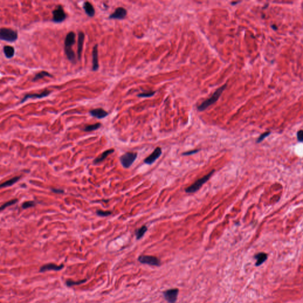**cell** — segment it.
Returning <instances> with one entry per match:
<instances>
[{"mask_svg":"<svg viewBox=\"0 0 303 303\" xmlns=\"http://www.w3.org/2000/svg\"><path fill=\"white\" fill-rule=\"evenodd\" d=\"M76 35L74 32L71 31L68 33L65 40V52L68 59L72 62H75V55L72 49V46L75 42Z\"/></svg>","mask_w":303,"mask_h":303,"instance_id":"obj_1","label":"cell"},{"mask_svg":"<svg viewBox=\"0 0 303 303\" xmlns=\"http://www.w3.org/2000/svg\"><path fill=\"white\" fill-rule=\"evenodd\" d=\"M227 87V85L225 84L223 86H221L219 88H218L213 94V95L209 98L208 99L205 100L203 101L198 107V110L199 111H203L205 110L208 107L211 106L212 104H214L220 98V97L222 94V92L224 91V90Z\"/></svg>","mask_w":303,"mask_h":303,"instance_id":"obj_2","label":"cell"},{"mask_svg":"<svg viewBox=\"0 0 303 303\" xmlns=\"http://www.w3.org/2000/svg\"><path fill=\"white\" fill-rule=\"evenodd\" d=\"M215 170H212L210 172H209L206 175L202 176V178L198 179L197 181H196L194 184L191 185L188 187L185 190V192L188 194H191L197 192L198 190H199L201 187L208 181L210 179L211 176L214 173Z\"/></svg>","mask_w":303,"mask_h":303,"instance_id":"obj_3","label":"cell"},{"mask_svg":"<svg viewBox=\"0 0 303 303\" xmlns=\"http://www.w3.org/2000/svg\"><path fill=\"white\" fill-rule=\"evenodd\" d=\"M18 37L17 32L8 28H0V40L8 42H15Z\"/></svg>","mask_w":303,"mask_h":303,"instance_id":"obj_4","label":"cell"},{"mask_svg":"<svg viewBox=\"0 0 303 303\" xmlns=\"http://www.w3.org/2000/svg\"><path fill=\"white\" fill-rule=\"evenodd\" d=\"M138 157L136 152H126L120 157V161L121 165L124 168H129L133 165Z\"/></svg>","mask_w":303,"mask_h":303,"instance_id":"obj_5","label":"cell"},{"mask_svg":"<svg viewBox=\"0 0 303 303\" xmlns=\"http://www.w3.org/2000/svg\"><path fill=\"white\" fill-rule=\"evenodd\" d=\"M138 261L141 264H147L155 267H159L161 264L160 260L154 256L141 255L138 256Z\"/></svg>","mask_w":303,"mask_h":303,"instance_id":"obj_6","label":"cell"},{"mask_svg":"<svg viewBox=\"0 0 303 303\" xmlns=\"http://www.w3.org/2000/svg\"><path fill=\"white\" fill-rule=\"evenodd\" d=\"M162 153V150L161 147H156L155 150L151 153V154L144 159V163L147 165L153 164L161 156Z\"/></svg>","mask_w":303,"mask_h":303,"instance_id":"obj_7","label":"cell"},{"mask_svg":"<svg viewBox=\"0 0 303 303\" xmlns=\"http://www.w3.org/2000/svg\"><path fill=\"white\" fill-rule=\"evenodd\" d=\"M179 290L178 288H172L168 290L163 293L164 297L169 303H175L178 298Z\"/></svg>","mask_w":303,"mask_h":303,"instance_id":"obj_8","label":"cell"},{"mask_svg":"<svg viewBox=\"0 0 303 303\" xmlns=\"http://www.w3.org/2000/svg\"><path fill=\"white\" fill-rule=\"evenodd\" d=\"M66 18L65 14L62 6L59 5L55 10L53 11V21L55 23H59L63 22Z\"/></svg>","mask_w":303,"mask_h":303,"instance_id":"obj_9","label":"cell"},{"mask_svg":"<svg viewBox=\"0 0 303 303\" xmlns=\"http://www.w3.org/2000/svg\"><path fill=\"white\" fill-rule=\"evenodd\" d=\"M127 15V11L125 8L123 7L117 8L115 11L111 14L109 18L111 19H118L122 20L125 18Z\"/></svg>","mask_w":303,"mask_h":303,"instance_id":"obj_10","label":"cell"},{"mask_svg":"<svg viewBox=\"0 0 303 303\" xmlns=\"http://www.w3.org/2000/svg\"><path fill=\"white\" fill-rule=\"evenodd\" d=\"M64 267L63 265H57L54 264H48L42 266L40 269V272H45L48 271H60Z\"/></svg>","mask_w":303,"mask_h":303,"instance_id":"obj_11","label":"cell"},{"mask_svg":"<svg viewBox=\"0 0 303 303\" xmlns=\"http://www.w3.org/2000/svg\"><path fill=\"white\" fill-rule=\"evenodd\" d=\"M115 150L114 149H109L107 150H105L100 155H99L98 157H97L93 161V163L94 164H98L101 163V162L104 161L110 155L113 153L114 152Z\"/></svg>","mask_w":303,"mask_h":303,"instance_id":"obj_12","label":"cell"},{"mask_svg":"<svg viewBox=\"0 0 303 303\" xmlns=\"http://www.w3.org/2000/svg\"><path fill=\"white\" fill-rule=\"evenodd\" d=\"M98 45H96L92 50V70L96 71L98 69Z\"/></svg>","mask_w":303,"mask_h":303,"instance_id":"obj_13","label":"cell"},{"mask_svg":"<svg viewBox=\"0 0 303 303\" xmlns=\"http://www.w3.org/2000/svg\"><path fill=\"white\" fill-rule=\"evenodd\" d=\"M51 93V91H43V92L40 93V94H28L26 95L23 98V100H22L21 101V103H23L24 102H25L26 100H28V98H44V97H46L47 96H48Z\"/></svg>","mask_w":303,"mask_h":303,"instance_id":"obj_14","label":"cell"},{"mask_svg":"<svg viewBox=\"0 0 303 303\" xmlns=\"http://www.w3.org/2000/svg\"><path fill=\"white\" fill-rule=\"evenodd\" d=\"M90 114L97 118H103L108 115V112L103 109H96L90 111Z\"/></svg>","mask_w":303,"mask_h":303,"instance_id":"obj_15","label":"cell"},{"mask_svg":"<svg viewBox=\"0 0 303 303\" xmlns=\"http://www.w3.org/2000/svg\"><path fill=\"white\" fill-rule=\"evenodd\" d=\"M254 258L256 260L255 263L256 267H259L264 264L268 258V255L264 252H260L254 256Z\"/></svg>","mask_w":303,"mask_h":303,"instance_id":"obj_16","label":"cell"},{"mask_svg":"<svg viewBox=\"0 0 303 303\" xmlns=\"http://www.w3.org/2000/svg\"><path fill=\"white\" fill-rule=\"evenodd\" d=\"M84 38H85L84 33L83 32H82V31L79 32V33H78V51H77L78 58L79 59H80L81 57L82 52H83V42H84Z\"/></svg>","mask_w":303,"mask_h":303,"instance_id":"obj_17","label":"cell"},{"mask_svg":"<svg viewBox=\"0 0 303 303\" xmlns=\"http://www.w3.org/2000/svg\"><path fill=\"white\" fill-rule=\"evenodd\" d=\"M83 8L86 14L89 17H93L95 14V10L89 2H85L83 4Z\"/></svg>","mask_w":303,"mask_h":303,"instance_id":"obj_18","label":"cell"},{"mask_svg":"<svg viewBox=\"0 0 303 303\" xmlns=\"http://www.w3.org/2000/svg\"><path fill=\"white\" fill-rule=\"evenodd\" d=\"M147 231V227L146 225L142 226L141 227L138 228L135 232V236L137 240H140L141 239L146 232Z\"/></svg>","mask_w":303,"mask_h":303,"instance_id":"obj_19","label":"cell"},{"mask_svg":"<svg viewBox=\"0 0 303 303\" xmlns=\"http://www.w3.org/2000/svg\"><path fill=\"white\" fill-rule=\"evenodd\" d=\"M4 53L8 58H11L14 55V49L10 46H5L4 47Z\"/></svg>","mask_w":303,"mask_h":303,"instance_id":"obj_20","label":"cell"},{"mask_svg":"<svg viewBox=\"0 0 303 303\" xmlns=\"http://www.w3.org/2000/svg\"><path fill=\"white\" fill-rule=\"evenodd\" d=\"M19 179H20L19 176H16V177H14L12 179H10V180H8V181H5V182L0 184V188H4V187H8V186H11V185L14 184L18 180H19Z\"/></svg>","mask_w":303,"mask_h":303,"instance_id":"obj_21","label":"cell"},{"mask_svg":"<svg viewBox=\"0 0 303 303\" xmlns=\"http://www.w3.org/2000/svg\"><path fill=\"white\" fill-rule=\"evenodd\" d=\"M101 126V123H95L94 124L88 125L85 127V128L83 129V131L88 132L94 131V130L98 129Z\"/></svg>","mask_w":303,"mask_h":303,"instance_id":"obj_22","label":"cell"},{"mask_svg":"<svg viewBox=\"0 0 303 303\" xmlns=\"http://www.w3.org/2000/svg\"><path fill=\"white\" fill-rule=\"evenodd\" d=\"M45 77H52V76L49 74L48 73V72L46 71H42L39 73H38L36 75V76L34 77V78H33V81H37L40 79H42Z\"/></svg>","mask_w":303,"mask_h":303,"instance_id":"obj_23","label":"cell"},{"mask_svg":"<svg viewBox=\"0 0 303 303\" xmlns=\"http://www.w3.org/2000/svg\"><path fill=\"white\" fill-rule=\"evenodd\" d=\"M86 281H87L86 279H85L84 280L80 281H74L72 280H67L66 281V284L68 287H72V286L82 284L83 283H85V282H86Z\"/></svg>","mask_w":303,"mask_h":303,"instance_id":"obj_24","label":"cell"},{"mask_svg":"<svg viewBox=\"0 0 303 303\" xmlns=\"http://www.w3.org/2000/svg\"><path fill=\"white\" fill-rule=\"evenodd\" d=\"M96 214L98 216L102 217H106L107 216H110L112 214V212L111 211H104L101 210H98L96 211Z\"/></svg>","mask_w":303,"mask_h":303,"instance_id":"obj_25","label":"cell"},{"mask_svg":"<svg viewBox=\"0 0 303 303\" xmlns=\"http://www.w3.org/2000/svg\"><path fill=\"white\" fill-rule=\"evenodd\" d=\"M155 94V92H154V91H151V92H143V93L139 94L138 95V97H143V98H146V97H152V96H153Z\"/></svg>","mask_w":303,"mask_h":303,"instance_id":"obj_26","label":"cell"},{"mask_svg":"<svg viewBox=\"0 0 303 303\" xmlns=\"http://www.w3.org/2000/svg\"><path fill=\"white\" fill-rule=\"evenodd\" d=\"M17 201V200H11L7 202H6L5 204H4V205H2V206L0 207V211L5 209L6 207H7L8 206H10V205H11L13 204H14V203H16V202Z\"/></svg>","mask_w":303,"mask_h":303,"instance_id":"obj_27","label":"cell"},{"mask_svg":"<svg viewBox=\"0 0 303 303\" xmlns=\"http://www.w3.org/2000/svg\"><path fill=\"white\" fill-rule=\"evenodd\" d=\"M270 134H271V132H265V133H264L263 134H262V135H261L259 137V138H258V140H257L256 142H257V143H260V142H261V141H263V140H264L265 138H267V137H268V136Z\"/></svg>","mask_w":303,"mask_h":303,"instance_id":"obj_28","label":"cell"},{"mask_svg":"<svg viewBox=\"0 0 303 303\" xmlns=\"http://www.w3.org/2000/svg\"><path fill=\"white\" fill-rule=\"evenodd\" d=\"M34 205H35V203L33 201H27V202H25L23 204L22 207L24 208H28L29 207H33Z\"/></svg>","mask_w":303,"mask_h":303,"instance_id":"obj_29","label":"cell"},{"mask_svg":"<svg viewBox=\"0 0 303 303\" xmlns=\"http://www.w3.org/2000/svg\"><path fill=\"white\" fill-rule=\"evenodd\" d=\"M199 149H195V150H190V151H188V152H184L182 153V155L183 156H189V155H191L193 154H195L197 152H199Z\"/></svg>","mask_w":303,"mask_h":303,"instance_id":"obj_30","label":"cell"},{"mask_svg":"<svg viewBox=\"0 0 303 303\" xmlns=\"http://www.w3.org/2000/svg\"><path fill=\"white\" fill-rule=\"evenodd\" d=\"M297 140L299 141L300 142H302L303 140V132L302 130H300V131H299L297 132Z\"/></svg>","mask_w":303,"mask_h":303,"instance_id":"obj_31","label":"cell"},{"mask_svg":"<svg viewBox=\"0 0 303 303\" xmlns=\"http://www.w3.org/2000/svg\"><path fill=\"white\" fill-rule=\"evenodd\" d=\"M52 191L54 193H57V194H63V193H64V191L63 190H60V189H52Z\"/></svg>","mask_w":303,"mask_h":303,"instance_id":"obj_32","label":"cell"},{"mask_svg":"<svg viewBox=\"0 0 303 303\" xmlns=\"http://www.w3.org/2000/svg\"><path fill=\"white\" fill-rule=\"evenodd\" d=\"M239 2H240V1H239V2H237V1H236V2H232V3H231V4L233 5L234 4H238Z\"/></svg>","mask_w":303,"mask_h":303,"instance_id":"obj_33","label":"cell"},{"mask_svg":"<svg viewBox=\"0 0 303 303\" xmlns=\"http://www.w3.org/2000/svg\"><path fill=\"white\" fill-rule=\"evenodd\" d=\"M272 28H273V29H274V30H276V29H277V28L276 27L275 25H272Z\"/></svg>","mask_w":303,"mask_h":303,"instance_id":"obj_34","label":"cell"}]
</instances>
